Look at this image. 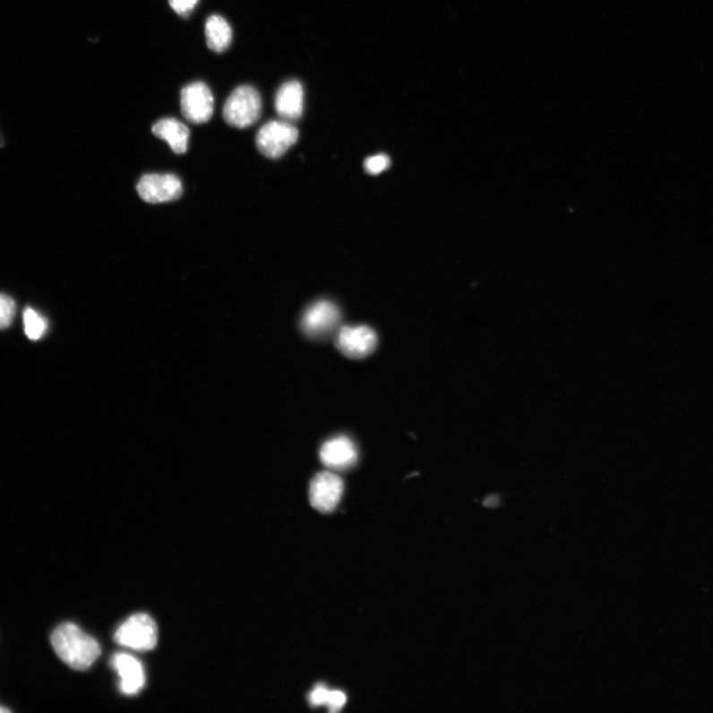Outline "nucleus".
Segmentation results:
<instances>
[{
    "mask_svg": "<svg viewBox=\"0 0 713 713\" xmlns=\"http://www.w3.org/2000/svg\"><path fill=\"white\" fill-rule=\"evenodd\" d=\"M51 643L59 658L73 670L86 671L100 656L99 642L80 627L63 623L52 633Z\"/></svg>",
    "mask_w": 713,
    "mask_h": 713,
    "instance_id": "obj_1",
    "label": "nucleus"
},
{
    "mask_svg": "<svg viewBox=\"0 0 713 713\" xmlns=\"http://www.w3.org/2000/svg\"><path fill=\"white\" fill-rule=\"evenodd\" d=\"M262 115V99L258 90L241 86L234 90L223 108L227 124L236 128H247L256 124Z\"/></svg>",
    "mask_w": 713,
    "mask_h": 713,
    "instance_id": "obj_2",
    "label": "nucleus"
},
{
    "mask_svg": "<svg viewBox=\"0 0 713 713\" xmlns=\"http://www.w3.org/2000/svg\"><path fill=\"white\" fill-rule=\"evenodd\" d=\"M117 644L137 651L155 649L158 642V627L154 619L145 614L131 616L115 635Z\"/></svg>",
    "mask_w": 713,
    "mask_h": 713,
    "instance_id": "obj_3",
    "label": "nucleus"
},
{
    "mask_svg": "<svg viewBox=\"0 0 713 713\" xmlns=\"http://www.w3.org/2000/svg\"><path fill=\"white\" fill-rule=\"evenodd\" d=\"M341 314L328 300L317 302L306 309L302 319L304 333L314 340H324L340 330Z\"/></svg>",
    "mask_w": 713,
    "mask_h": 713,
    "instance_id": "obj_4",
    "label": "nucleus"
},
{
    "mask_svg": "<svg viewBox=\"0 0 713 713\" xmlns=\"http://www.w3.org/2000/svg\"><path fill=\"white\" fill-rule=\"evenodd\" d=\"M298 130L286 120L270 121L258 131L256 144L259 151L271 159L285 155L296 143Z\"/></svg>",
    "mask_w": 713,
    "mask_h": 713,
    "instance_id": "obj_5",
    "label": "nucleus"
},
{
    "mask_svg": "<svg viewBox=\"0 0 713 713\" xmlns=\"http://www.w3.org/2000/svg\"><path fill=\"white\" fill-rule=\"evenodd\" d=\"M183 116L194 125L208 122L213 115L214 99L212 92L204 82L187 84L181 92Z\"/></svg>",
    "mask_w": 713,
    "mask_h": 713,
    "instance_id": "obj_6",
    "label": "nucleus"
},
{
    "mask_svg": "<svg viewBox=\"0 0 713 713\" xmlns=\"http://www.w3.org/2000/svg\"><path fill=\"white\" fill-rule=\"evenodd\" d=\"M140 198L149 203H163L180 198L183 185L173 174H148L137 185Z\"/></svg>",
    "mask_w": 713,
    "mask_h": 713,
    "instance_id": "obj_7",
    "label": "nucleus"
},
{
    "mask_svg": "<svg viewBox=\"0 0 713 713\" xmlns=\"http://www.w3.org/2000/svg\"><path fill=\"white\" fill-rule=\"evenodd\" d=\"M378 344L377 334L368 326H344L336 333V346L348 358L371 355Z\"/></svg>",
    "mask_w": 713,
    "mask_h": 713,
    "instance_id": "obj_8",
    "label": "nucleus"
},
{
    "mask_svg": "<svg viewBox=\"0 0 713 713\" xmlns=\"http://www.w3.org/2000/svg\"><path fill=\"white\" fill-rule=\"evenodd\" d=\"M344 491L342 478L331 471L318 473L309 486V501L322 513H331L340 503Z\"/></svg>",
    "mask_w": 713,
    "mask_h": 713,
    "instance_id": "obj_9",
    "label": "nucleus"
},
{
    "mask_svg": "<svg viewBox=\"0 0 713 713\" xmlns=\"http://www.w3.org/2000/svg\"><path fill=\"white\" fill-rule=\"evenodd\" d=\"M321 460L331 471H346L353 468L358 459V451L353 441L338 436L326 441L321 449Z\"/></svg>",
    "mask_w": 713,
    "mask_h": 713,
    "instance_id": "obj_10",
    "label": "nucleus"
},
{
    "mask_svg": "<svg viewBox=\"0 0 713 713\" xmlns=\"http://www.w3.org/2000/svg\"><path fill=\"white\" fill-rule=\"evenodd\" d=\"M112 667L120 678V691L127 696H134L144 688L145 673L142 664L133 656L118 653L112 657Z\"/></svg>",
    "mask_w": 713,
    "mask_h": 713,
    "instance_id": "obj_11",
    "label": "nucleus"
},
{
    "mask_svg": "<svg viewBox=\"0 0 713 713\" xmlns=\"http://www.w3.org/2000/svg\"><path fill=\"white\" fill-rule=\"evenodd\" d=\"M305 91L298 81H288L276 95L275 107L279 116L286 121H296L303 116Z\"/></svg>",
    "mask_w": 713,
    "mask_h": 713,
    "instance_id": "obj_12",
    "label": "nucleus"
},
{
    "mask_svg": "<svg viewBox=\"0 0 713 713\" xmlns=\"http://www.w3.org/2000/svg\"><path fill=\"white\" fill-rule=\"evenodd\" d=\"M152 131L158 138L165 140L176 154L186 152L190 130L181 121L175 118L159 120Z\"/></svg>",
    "mask_w": 713,
    "mask_h": 713,
    "instance_id": "obj_13",
    "label": "nucleus"
},
{
    "mask_svg": "<svg viewBox=\"0 0 713 713\" xmlns=\"http://www.w3.org/2000/svg\"><path fill=\"white\" fill-rule=\"evenodd\" d=\"M205 36L209 48L221 53L228 48L232 41V30L222 16L211 15L205 23Z\"/></svg>",
    "mask_w": 713,
    "mask_h": 713,
    "instance_id": "obj_14",
    "label": "nucleus"
},
{
    "mask_svg": "<svg viewBox=\"0 0 713 713\" xmlns=\"http://www.w3.org/2000/svg\"><path fill=\"white\" fill-rule=\"evenodd\" d=\"M23 322L25 334L32 341L40 340L48 330L46 319L31 307L25 309Z\"/></svg>",
    "mask_w": 713,
    "mask_h": 713,
    "instance_id": "obj_15",
    "label": "nucleus"
},
{
    "mask_svg": "<svg viewBox=\"0 0 713 713\" xmlns=\"http://www.w3.org/2000/svg\"><path fill=\"white\" fill-rule=\"evenodd\" d=\"M15 313L14 300L11 296L0 294V331L12 325Z\"/></svg>",
    "mask_w": 713,
    "mask_h": 713,
    "instance_id": "obj_16",
    "label": "nucleus"
},
{
    "mask_svg": "<svg viewBox=\"0 0 713 713\" xmlns=\"http://www.w3.org/2000/svg\"><path fill=\"white\" fill-rule=\"evenodd\" d=\"M390 165V158L387 155L380 154L365 159V170L371 175H379L386 171Z\"/></svg>",
    "mask_w": 713,
    "mask_h": 713,
    "instance_id": "obj_17",
    "label": "nucleus"
},
{
    "mask_svg": "<svg viewBox=\"0 0 713 713\" xmlns=\"http://www.w3.org/2000/svg\"><path fill=\"white\" fill-rule=\"evenodd\" d=\"M331 690H328L324 684H317V686L309 693L308 701L312 707H324L327 706L328 699H330Z\"/></svg>",
    "mask_w": 713,
    "mask_h": 713,
    "instance_id": "obj_18",
    "label": "nucleus"
},
{
    "mask_svg": "<svg viewBox=\"0 0 713 713\" xmlns=\"http://www.w3.org/2000/svg\"><path fill=\"white\" fill-rule=\"evenodd\" d=\"M168 3L178 15L187 16L193 11L199 0H168Z\"/></svg>",
    "mask_w": 713,
    "mask_h": 713,
    "instance_id": "obj_19",
    "label": "nucleus"
},
{
    "mask_svg": "<svg viewBox=\"0 0 713 713\" xmlns=\"http://www.w3.org/2000/svg\"><path fill=\"white\" fill-rule=\"evenodd\" d=\"M346 694L341 691H331L330 699L327 706L332 713L340 711L346 705Z\"/></svg>",
    "mask_w": 713,
    "mask_h": 713,
    "instance_id": "obj_20",
    "label": "nucleus"
},
{
    "mask_svg": "<svg viewBox=\"0 0 713 713\" xmlns=\"http://www.w3.org/2000/svg\"><path fill=\"white\" fill-rule=\"evenodd\" d=\"M9 711H11V710H9V709H4V708H0V713H3V712H9Z\"/></svg>",
    "mask_w": 713,
    "mask_h": 713,
    "instance_id": "obj_21",
    "label": "nucleus"
}]
</instances>
